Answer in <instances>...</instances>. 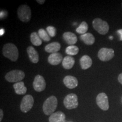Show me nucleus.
<instances>
[{
	"instance_id": "nucleus-5",
	"label": "nucleus",
	"mask_w": 122,
	"mask_h": 122,
	"mask_svg": "<svg viewBox=\"0 0 122 122\" xmlns=\"http://www.w3.org/2000/svg\"><path fill=\"white\" fill-rule=\"evenodd\" d=\"M17 13L18 18L22 22L25 23L30 22L31 18V10L28 6L26 5L20 6Z\"/></svg>"
},
{
	"instance_id": "nucleus-9",
	"label": "nucleus",
	"mask_w": 122,
	"mask_h": 122,
	"mask_svg": "<svg viewBox=\"0 0 122 122\" xmlns=\"http://www.w3.org/2000/svg\"><path fill=\"white\" fill-rule=\"evenodd\" d=\"M96 103L99 107L103 111H107L109 109V99L105 93H100L97 95L96 97Z\"/></svg>"
},
{
	"instance_id": "nucleus-29",
	"label": "nucleus",
	"mask_w": 122,
	"mask_h": 122,
	"mask_svg": "<svg viewBox=\"0 0 122 122\" xmlns=\"http://www.w3.org/2000/svg\"><path fill=\"white\" fill-rule=\"evenodd\" d=\"M37 2L39 3V4H40V5H42V4H44V2H45V0H37Z\"/></svg>"
},
{
	"instance_id": "nucleus-2",
	"label": "nucleus",
	"mask_w": 122,
	"mask_h": 122,
	"mask_svg": "<svg viewBox=\"0 0 122 122\" xmlns=\"http://www.w3.org/2000/svg\"><path fill=\"white\" fill-rule=\"evenodd\" d=\"M58 100L57 97L51 96L48 97L44 102L42 106V110L46 115H51L54 113L57 107Z\"/></svg>"
},
{
	"instance_id": "nucleus-16",
	"label": "nucleus",
	"mask_w": 122,
	"mask_h": 122,
	"mask_svg": "<svg viewBox=\"0 0 122 122\" xmlns=\"http://www.w3.org/2000/svg\"><path fill=\"white\" fill-rule=\"evenodd\" d=\"M93 61L92 59L89 56H83V57H81L80 59V64L81 68L83 70H86L90 68L91 67V66L92 65Z\"/></svg>"
},
{
	"instance_id": "nucleus-1",
	"label": "nucleus",
	"mask_w": 122,
	"mask_h": 122,
	"mask_svg": "<svg viewBox=\"0 0 122 122\" xmlns=\"http://www.w3.org/2000/svg\"><path fill=\"white\" fill-rule=\"evenodd\" d=\"M2 53L4 57L13 62L17 61L19 57V51L17 47L12 43H7L4 45L2 49Z\"/></svg>"
},
{
	"instance_id": "nucleus-11",
	"label": "nucleus",
	"mask_w": 122,
	"mask_h": 122,
	"mask_svg": "<svg viewBox=\"0 0 122 122\" xmlns=\"http://www.w3.org/2000/svg\"><path fill=\"white\" fill-rule=\"evenodd\" d=\"M63 83L67 88L74 89L78 85V80L74 76L67 75L64 77Z\"/></svg>"
},
{
	"instance_id": "nucleus-23",
	"label": "nucleus",
	"mask_w": 122,
	"mask_h": 122,
	"mask_svg": "<svg viewBox=\"0 0 122 122\" xmlns=\"http://www.w3.org/2000/svg\"><path fill=\"white\" fill-rule=\"evenodd\" d=\"M88 30V25L86 22H82L79 26L76 29V32L79 34L84 35L86 33Z\"/></svg>"
},
{
	"instance_id": "nucleus-13",
	"label": "nucleus",
	"mask_w": 122,
	"mask_h": 122,
	"mask_svg": "<svg viewBox=\"0 0 122 122\" xmlns=\"http://www.w3.org/2000/svg\"><path fill=\"white\" fill-rule=\"evenodd\" d=\"M63 57L61 54L59 53H56L51 54L49 56L48 61L50 65L53 66H57L59 65L61 62L63 61Z\"/></svg>"
},
{
	"instance_id": "nucleus-24",
	"label": "nucleus",
	"mask_w": 122,
	"mask_h": 122,
	"mask_svg": "<svg viewBox=\"0 0 122 122\" xmlns=\"http://www.w3.org/2000/svg\"><path fill=\"white\" fill-rule=\"evenodd\" d=\"M38 34H39L41 40H44V41H49L50 40V37L47 32V31L44 29L41 28L38 31Z\"/></svg>"
},
{
	"instance_id": "nucleus-28",
	"label": "nucleus",
	"mask_w": 122,
	"mask_h": 122,
	"mask_svg": "<svg viewBox=\"0 0 122 122\" xmlns=\"http://www.w3.org/2000/svg\"><path fill=\"white\" fill-rule=\"evenodd\" d=\"M3 115H4V114H3V111L2 109L0 110V122L2 121V119L3 118Z\"/></svg>"
},
{
	"instance_id": "nucleus-6",
	"label": "nucleus",
	"mask_w": 122,
	"mask_h": 122,
	"mask_svg": "<svg viewBox=\"0 0 122 122\" xmlns=\"http://www.w3.org/2000/svg\"><path fill=\"white\" fill-rule=\"evenodd\" d=\"M63 103L66 109L69 110L76 109L79 105L77 96L74 93L68 94L64 98Z\"/></svg>"
},
{
	"instance_id": "nucleus-20",
	"label": "nucleus",
	"mask_w": 122,
	"mask_h": 122,
	"mask_svg": "<svg viewBox=\"0 0 122 122\" xmlns=\"http://www.w3.org/2000/svg\"><path fill=\"white\" fill-rule=\"evenodd\" d=\"M80 38L81 40L84 42V43L88 45H93L95 42V38L91 33H86L84 35H81Z\"/></svg>"
},
{
	"instance_id": "nucleus-12",
	"label": "nucleus",
	"mask_w": 122,
	"mask_h": 122,
	"mask_svg": "<svg viewBox=\"0 0 122 122\" xmlns=\"http://www.w3.org/2000/svg\"><path fill=\"white\" fill-rule=\"evenodd\" d=\"M27 52L28 54L29 59L33 63H37L39 61V56L37 51L33 46H29L27 49Z\"/></svg>"
},
{
	"instance_id": "nucleus-17",
	"label": "nucleus",
	"mask_w": 122,
	"mask_h": 122,
	"mask_svg": "<svg viewBox=\"0 0 122 122\" xmlns=\"http://www.w3.org/2000/svg\"><path fill=\"white\" fill-rule=\"evenodd\" d=\"M61 44L58 42H53L48 44L45 46V50L49 53H57L61 49Z\"/></svg>"
},
{
	"instance_id": "nucleus-8",
	"label": "nucleus",
	"mask_w": 122,
	"mask_h": 122,
	"mask_svg": "<svg viewBox=\"0 0 122 122\" xmlns=\"http://www.w3.org/2000/svg\"><path fill=\"white\" fill-rule=\"evenodd\" d=\"M115 53L112 49L102 48L99 50L98 57L100 61L103 62H107L111 60L114 57Z\"/></svg>"
},
{
	"instance_id": "nucleus-19",
	"label": "nucleus",
	"mask_w": 122,
	"mask_h": 122,
	"mask_svg": "<svg viewBox=\"0 0 122 122\" xmlns=\"http://www.w3.org/2000/svg\"><path fill=\"white\" fill-rule=\"evenodd\" d=\"M14 89L16 94L22 95L24 94L27 92V89L24 85V82L20 81L18 83H16L13 85Z\"/></svg>"
},
{
	"instance_id": "nucleus-27",
	"label": "nucleus",
	"mask_w": 122,
	"mask_h": 122,
	"mask_svg": "<svg viewBox=\"0 0 122 122\" xmlns=\"http://www.w3.org/2000/svg\"><path fill=\"white\" fill-rule=\"evenodd\" d=\"M118 80V81L122 85V73L119 75Z\"/></svg>"
},
{
	"instance_id": "nucleus-18",
	"label": "nucleus",
	"mask_w": 122,
	"mask_h": 122,
	"mask_svg": "<svg viewBox=\"0 0 122 122\" xmlns=\"http://www.w3.org/2000/svg\"><path fill=\"white\" fill-rule=\"evenodd\" d=\"M62 66L66 70H70L73 67L75 63V61L74 57L71 56H66L62 61Z\"/></svg>"
},
{
	"instance_id": "nucleus-22",
	"label": "nucleus",
	"mask_w": 122,
	"mask_h": 122,
	"mask_svg": "<svg viewBox=\"0 0 122 122\" xmlns=\"http://www.w3.org/2000/svg\"><path fill=\"white\" fill-rule=\"evenodd\" d=\"M79 48L75 45H70L69 46L67 47L65 50L66 53L70 56H75L79 53Z\"/></svg>"
},
{
	"instance_id": "nucleus-25",
	"label": "nucleus",
	"mask_w": 122,
	"mask_h": 122,
	"mask_svg": "<svg viewBox=\"0 0 122 122\" xmlns=\"http://www.w3.org/2000/svg\"><path fill=\"white\" fill-rule=\"evenodd\" d=\"M46 31L50 36V37H55L56 33H57V30H56V28L53 26H51V25L46 27Z\"/></svg>"
},
{
	"instance_id": "nucleus-10",
	"label": "nucleus",
	"mask_w": 122,
	"mask_h": 122,
	"mask_svg": "<svg viewBox=\"0 0 122 122\" xmlns=\"http://www.w3.org/2000/svg\"><path fill=\"white\" fill-rule=\"evenodd\" d=\"M33 87L36 92H40L45 90L46 88V82L44 77L40 75L35 76L33 83Z\"/></svg>"
},
{
	"instance_id": "nucleus-26",
	"label": "nucleus",
	"mask_w": 122,
	"mask_h": 122,
	"mask_svg": "<svg viewBox=\"0 0 122 122\" xmlns=\"http://www.w3.org/2000/svg\"><path fill=\"white\" fill-rule=\"evenodd\" d=\"M117 33H118L119 37V40L120 41H122V29H120V30H118L117 31Z\"/></svg>"
},
{
	"instance_id": "nucleus-30",
	"label": "nucleus",
	"mask_w": 122,
	"mask_h": 122,
	"mask_svg": "<svg viewBox=\"0 0 122 122\" xmlns=\"http://www.w3.org/2000/svg\"><path fill=\"white\" fill-rule=\"evenodd\" d=\"M4 29H1V36H2V35H4Z\"/></svg>"
},
{
	"instance_id": "nucleus-3",
	"label": "nucleus",
	"mask_w": 122,
	"mask_h": 122,
	"mask_svg": "<svg viewBox=\"0 0 122 122\" xmlns=\"http://www.w3.org/2000/svg\"><path fill=\"white\" fill-rule=\"evenodd\" d=\"M93 27L96 31L100 35H105L108 33L109 30V25L106 21L103 20L100 18H96L92 22Z\"/></svg>"
},
{
	"instance_id": "nucleus-4",
	"label": "nucleus",
	"mask_w": 122,
	"mask_h": 122,
	"mask_svg": "<svg viewBox=\"0 0 122 122\" xmlns=\"http://www.w3.org/2000/svg\"><path fill=\"white\" fill-rule=\"evenodd\" d=\"M25 77V73L22 70H14L7 72L5 75V79L10 83H18L22 81Z\"/></svg>"
},
{
	"instance_id": "nucleus-21",
	"label": "nucleus",
	"mask_w": 122,
	"mask_h": 122,
	"mask_svg": "<svg viewBox=\"0 0 122 122\" xmlns=\"http://www.w3.org/2000/svg\"><path fill=\"white\" fill-rule=\"evenodd\" d=\"M30 40L32 44L36 46H39L42 44V40L40 37L39 34L37 32H32L30 34Z\"/></svg>"
},
{
	"instance_id": "nucleus-7",
	"label": "nucleus",
	"mask_w": 122,
	"mask_h": 122,
	"mask_svg": "<svg viewBox=\"0 0 122 122\" xmlns=\"http://www.w3.org/2000/svg\"><path fill=\"white\" fill-rule=\"evenodd\" d=\"M33 104H34L33 97L30 94H27L23 98L20 106V109L23 112L26 113L32 108Z\"/></svg>"
},
{
	"instance_id": "nucleus-15",
	"label": "nucleus",
	"mask_w": 122,
	"mask_h": 122,
	"mask_svg": "<svg viewBox=\"0 0 122 122\" xmlns=\"http://www.w3.org/2000/svg\"><path fill=\"white\" fill-rule=\"evenodd\" d=\"M66 115L62 111H57L51 114L49 118V122H65Z\"/></svg>"
},
{
	"instance_id": "nucleus-14",
	"label": "nucleus",
	"mask_w": 122,
	"mask_h": 122,
	"mask_svg": "<svg viewBox=\"0 0 122 122\" xmlns=\"http://www.w3.org/2000/svg\"><path fill=\"white\" fill-rule=\"evenodd\" d=\"M63 40L67 44L70 45H74L77 41V36L71 32H66L63 34Z\"/></svg>"
}]
</instances>
